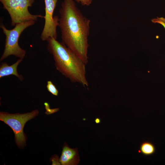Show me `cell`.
I'll return each mask as SVG.
<instances>
[{
  "label": "cell",
  "instance_id": "obj_14",
  "mask_svg": "<svg viewBox=\"0 0 165 165\" xmlns=\"http://www.w3.org/2000/svg\"><path fill=\"white\" fill-rule=\"evenodd\" d=\"M95 122L96 123H99L100 122V120L99 119H98V118H97L95 120Z\"/></svg>",
  "mask_w": 165,
  "mask_h": 165
},
{
  "label": "cell",
  "instance_id": "obj_6",
  "mask_svg": "<svg viewBox=\"0 0 165 165\" xmlns=\"http://www.w3.org/2000/svg\"><path fill=\"white\" fill-rule=\"evenodd\" d=\"M58 0H44L45 4V23L40 38L45 41L49 38L57 39V28L59 24V17L53 16V13Z\"/></svg>",
  "mask_w": 165,
  "mask_h": 165
},
{
  "label": "cell",
  "instance_id": "obj_9",
  "mask_svg": "<svg viewBox=\"0 0 165 165\" xmlns=\"http://www.w3.org/2000/svg\"><path fill=\"white\" fill-rule=\"evenodd\" d=\"M140 150L141 152L144 155H150L155 152V149L152 143L148 142H145L141 145Z\"/></svg>",
  "mask_w": 165,
  "mask_h": 165
},
{
  "label": "cell",
  "instance_id": "obj_12",
  "mask_svg": "<svg viewBox=\"0 0 165 165\" xmlns=\"http://www.w3.org/2000/svg\"><path fill=\"white\" fill-rule=\"evenodd\" d=\"M77 2L80 3L82 6H88L92 2V0H74Z\"/></svg>",
  "mask_w": 165,
  "mask_h": 165
},
{
  "label": "cell",
  "instance_id": "obj_1",
  "mask_svg": "<svg viewBox=\"0 0 165 165\" xmlns=\"http://www.w3.org/2000/svg\"><path fill=\"white\" fill-rule=\"evenodd\" d=\"M59 12L62 42L86 65L90 20L82 15L74 0H64Z\"/></svg>",
  "mask_w": 165,
  "mask_h": 165
},
{
  "label": "cell",
  "instance_id": "obj_2",
  "mask_svg": "<svg viewBox=\"0 0 165 165\" xmlns=\"http://www.w3.org/2000/svg\"><path fill=\"white\" fill-rule=\"evenodd\" d=\"M46 41L47 50L53 56L56 69L72 82L87 87L86 64L62 42L53 38Z\"/></svg>",
  "mask_w": 165,
  "mask_h": 165
},
{
  "label": "cell",
  "instance_id": "obj_10",
  "mask_svg": "<svg viewBox=\"0 0 165 165\" xmlns=\"http://www.w3.org/2000/svg\"><path fill=\"white\" fill-rule=\"evenodd\" d=\"M46 87L48 91L53 95L57 96L58 91L55 86L51 81L47 82Z\"/></svg>",
  "mask_w": 165,
  "mask_h": 165
},
{
  "label": "cell",
  "instance_id": "obj_5",
  "mask_svg": "<svg viewBox=\"0 0 165 165\" xmlns=\"http://www.w3.org/2000/svg\"><path fill=\"white\" fill-rule=\"evenodd\" d=\"M3 8L9 14L11 25L15 26L17 24L29 21H36L39 18H44L41 14H32L28 9L32 6L35 0H0Z\"/></svg>",
  "mask_w": 165,
  "mask_h": 165
},
{
  "label": "cell",
  "instance_id": "obj_7",
  "mask_svg": "<svg viewBox=\"0 0 165 165\" xmlns=\"http://www.w3.org/2000/svg\"><path fill=\"white\" fill-rule=\"evenodd\" d=\"M59 161L62 165H77L80 161L78 148H72L65 143L62 148V151Z\"/></svg>",
  "mask_w": 165,
  "mask_h": 165
},
{
  "label": "cell",
  "instance_id": "obj_8",
  "mask_svg": "<svg viewBox=\"0 0 165 165\" xmlns=\"http://www.w3.org/2000/svg\"><path fill=\"white\" fill-rule=\"evenodd\" d=\"M23 61V59H19L14 64L9 65L7 62H1L0 65V78L10 75L16 77L21 81L24 80L23 76L19 74L17 71V68L19 64Z\"/></svg>",
  "mask_w": 165,
  "mask_h": 165
},
{
  "label": "cell",
  "instance_id": "obj_3",
  "mask_svg": "<svg viewBox=\"0 0 165 165\" xmlns=\"http://www.w3.org/2000/svg\"><path fill=\"white\" fill-rule=\"evenodd\" d=\"M35 21H29L16 24L14 28L11 29H7L2 24L0 27L6 36L5 48L0 58L2 61L9 56L13 55L23 59L26 52L21 48L19 44V39L22 32L27 28L34 25Z\"/></svg>",
  "mask_w": 165,
  "mask_h": 165
},
{
  "label": "cell",
  "instance_id": "obj_11",
  "mask_svg": "<svg viewBox=\"0 0 165 165\" xmlns=\"http://www.w3.org/2000/svg\"><path fill=\"white\" fill-rule=\"evenodd\" d=\"M152 21L154 23H158L162 25L165 29V18L163 17H158L152 20Z\"/></svg>",
  "mask_w": 165,
  "mask_h": 165
},
{
  "label": "cell",
  "instance_id": "obj_4",
  "mask_svg": "<svg viewBox=\"0 0 165 165\" xmlns=\"http://www.w3.org/2000/svg\"><path fill=\"white\" fill-rule=\"evenodd\" d=\"M38 113L39 111L37 109L23 114H10L8 112H0V120L13 130L15 142L19 148H23L26 144L27 138L24 132L25 123L38 116Z\"/></svg>",
  "mask_w": 165,
  "mask_h": 165
},
{
  "label": "cell",
  "instance_id": "obj_13",
  "mask_svg": "<svg viewBox=\"0 0 165 165\" xmlns=\"http://www.w3.org/2000/svg\"><path fill=\"white\" fill-rule=\"evenodd\" d=\"M51 160L52 162V165H61L58 156L57 155H55L53 156Z\"/></svg>",
  "mask_w": 165,
  "mask_h": 165
}]
</instances>
